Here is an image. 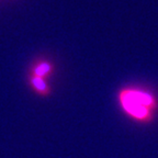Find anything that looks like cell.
I'll list each match as a JSON object with an SVG mask.
<instances>
[{"instance_id": "6da1fadb", "label": "cell", "mask_w": 158, "mask_h": 158, "mask_svg": "<svg viewBox=\"0 0 158 158\" xmlns=\"http://www.w3.org/2000/svg\"><path fill=\"white\" fill-rule=\"evenodd\" d=\"M122 101H128L133 103L142 104V106H149L153 103V99L151 96H148L143 92H136V91H130L125 92L122 96Z\"/></svg>"}, {"instance_id": "3957f363", "label": "cell", "mask_w": 158, "mask_h": 158, "mask_svg": "<svg viewBox=\"0 0 158 158\" xmlns=\"http://www.w3.org/2000/svg\"><path fill=\"white\" fill-rule=\"evenodd\" d=\"M49 69V66L47 64H42L41 66H39L36 69H35V74L39 75V76H42V75L46 74L48 72Z\"/></svg>"}, {"instance_id": "7a4b0ae2", "label": "cell", "mask_w": 158, "mask_h": 158, "mask_svg": "<svg viewBox=\"0 0 158 158\" xmlns=\"http://www.w3.org/2000/svg\"><path fill=\"white\" fill-rule=\"evenodd\" d=\"M123 102V106L127 112H130L133 115L137 116V118H144L147 113V109L142 104L133 103V102L128 101H122Z\"/></svg>"}, {"instance_id": "277c9868", "label": "cell", "mask_w": 158, "mask_h": 158, "mask_svg": "<svg viewBox=\"0 0 158 158\" xmlns=\"http://www.w3.org/2000/svg\"><path fill=\"white\" fill-rule=\"evenodd\" d=\"M33 84H34V86L36 87V88H39L40 90H44L45 87H46V86H45V84H44V81H43L41 78L33 79Z\"/></svg>"}]
</instances>
